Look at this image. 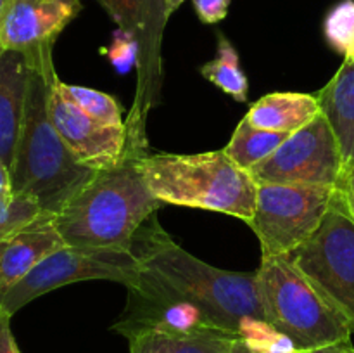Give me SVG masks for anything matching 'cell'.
Returning <instances> with one entry per match:
<instances>
[{
    "label": "cell",
    "instance_id": "cell-20",
    "mask_svg": "<svg viewBox=\"0 0 354 353\" xmlns=\"http://www.w3.org/2000/svg\"><path fill=\"white\" fill-rule=\"evenodd\" d=\"M59 90L68 100H71L75 106H78L83 113L95 118L97 121L114 127H124V118L121 106L113 96L100 90L88 89V87L68 85V83L59 80Z\"/></svg>",
    "mask_w": 354,
    "mask_h": 353
},
{
    "label": "cell",
    "instance_id": "cell-11",
    "mask_svg": "<svg viewBox=\"0 0 354 353\" xmlns=\"http://www.w3.org/2000/svg\"><path fill=\"white\" fill-rule=\"evenodd\" d=\"M47 109L57 134L83 166L104 172L127 159L130 152L127 125L114 127L100 123L83 113L61 93L57 73H54L48 85Z\"/></svg>",
    "mask_w": 354,
    "mask_h": 353
},
{
    "label": "cell",
    "instance_id": "cell-2",
    "mask_svg": "<svg viewBox=\"0 0 354 353\" xmlns=\"http://www.w3.org/2000/svg\"><path fill=\"white\" fill-rule=\"evenodd\" d=\"M31 62L26 111L10 166L14 194L38 201L41 210L54 217L99 172L83 166L73 156L48 118V85L54 76L52 48H45Z\"/></svg>",
    "mask_w": 354,
    "mask_h": 353
},
{
    "label": "cell",
    "instance_id": "cell-4",
    "mask_svg": "<svg viewBox=\"0 0 354 353\" xmlns=\"http://www.w3.org/2000/svg\"><path fill=\"white\" fill-rule=\"evenodd\" d=\"M144 182L161 204L197 208L252 220L258 182L223 149L199 154H151L137 159Z\"/></svg>",
    "mask_w": 354,
    "mask_h": 353
},
{
    "label": "cell",
    "instance_id": "cell-29",
    "mask_svg": "<svg viewBox=\"0 0 354 353\" xmlns=\"http://www.w3.org/2000/svg\"><path fill=\"white\" fill-rule=\"evenodd\" d=\"M9 3L10 0H0V26H2V21L3 17H6L7 9H9ZM2 54H3V48H2V44H0V55Z\"/></svg>",
    "mask_w": 354,
    "mask_h": 353
},
{
    "label": "cell",
    "instance_id": "cell-22",
    "mask_svg": "<svg viewBox=\"0 0 354 353\" xmlns=\"http://www.w3.org/2000/svg\"><path fill=\"white\" fill-rule=\"evenodd\" d=\"M325 38L335 52L348 57L354 40V0H342L325 17Z\"/></svg>",
    "mask_w": 354,
    "mask_h": 353
},
{
    "label": "cell",
    "instance_id": "cell-6",
    "mask_svg": "<svg viewBox=\"0 0 354 353\" xmlns=\"http://www.w3.org/2000/svg\"><path fill=\"white\" fill-rule=\"evenodd\" d=\"M113 17L120 33L130 40L137 62V89L124 118L128 142L147 149L145 125L152 109L161 104L162 37L166 24L185 0H97Z\"/></svg>",
    "mask_w": 354,
    "mask_h": 353
},
{
    "label": "cell",
    "instance_id": "cell-26",
    "mask_svg": "<svg viewBox=\"0 0 354 353\" xmlns=\"http://www.w3.org/2000/svg\"><path fill=\"white\" fill-rule=\"evenodd\" d=\"M301 353H354V345L351 339H344V341L334 343V345L322 346V348L310 350V352H301Z\"/></svg>",
    "mask_w": 354,
    "mask_h": 353
},
{
    "label": "cell",
    "instance_id": "cell-16",
    "mask_svg": "<svg viewBox=\"0 0 354 353\" xmlns=\"http://www.w3.org/2000/svg\"><path fill=\"white\" fill-rule=\"evenodd\" d=\"M317 97L322 114L337 138L346 172L354 165V61L344 59L334 78Z\"/></svg>",
    "mask_w": 354,
    "mask_h": 353
},
{
    "label": "cell",
    "instance_id": "cell-13",
    "mask_svg": "<svg viewBox=\"0 0 354 353\" xmlns=\"http://www.w3.org/2000/svg\"><path fill=\"white\" fill-rule=\"evenodd\" d=\"M61 234L54 227L52 215H44L28 227L0 241V293L26 277L38 263L55 249L62 248Z\"/></svg>",
    "mask_w": 354,
    "mask_h": 353
},
{
    "label": "cell",
    "instance_id": "cell-10",
    "mask_svg": "<svg viewBox=\"0 0 354 353\" xmlns=\"http://www.w3.org/2000/svg\"><path fill=\"white\" fill-rule=\"evenodd\" d=\"M256 182L339 189L344 163L337 138L324 114L299 128L272 156L249 170Z\"/></svg>",
    "mask_w": 354,
    "mask_h": 353
},
{
    "label": "cell",
    "instance_id": "cell-21",
    "mask_svg": "<svg viewBox=\"0 0 354 353\" xmlns=\"http://www.w3.org/2000/svg\"><path fill=\"white\" fill-rule=\"evenodd\" d=\"M44 215L47 213L35 197L14 192L0 196V241L31 225Z\"/></svg>",
    "mask_w": 354,
    "mask_h": 353
},
{
    "label": "cell",
    "instance_id": "cell-17",
    "mask_svg": "<svg viewBox=\"0 0 354 353\" xmlns=\"http://www.w3.org/2000/svg\"><path fill=\"white\" fill-rule=\"evenodd\" d=\"M317 96L301 92H273L249 107L245 120L263 130L294 134L320 114Z\"/></svg>",
    "mask_w": 354,
    "mask_h": 353
},
{
    "label": "cell",
    "instance_id": "cell-15",
    "mask_svg": "<svg viewBox=\"0 0 354 353\" xmlns=\"http://www.w3.org/2000/svg\"><path fill=\"white\" fill-rule=\"evenodd\" d=\"M127 339L130 353H230L237 336L214 327H149Z\"/></svg>",
    "mask_w": 354,
    "mask_h": 353
},
{
    "label": "cell",
    "instance_id": "cell-9",
    "mask_svg": "<svg viewBox=\"0 0 354 353\" xmlns=\"http://www.w3.org/2000/svg\"><path fill=\"white\" fill-rule=\"evenodd\" d=\"M138 277L140 263L133 251L62 246L19 282L0 293V310L12 317L35 298L82 280H114L130 289Z\"/></svg>",
    "mask_w": 354,
    "mask_h": 353
},
{
    "label": "cell",
    "instance_id": "cell-5",
    "mask_svg": "<svg viewBox=\"0 0 354 353\" xmlns=\"http://www.w3.org/2000/svg\"><path fill=\"white\" fill-rule=\"evenodd\" d=\"M256 289L263 320L289 339L296 352L351 339L346 318L311 286L289 256L261 260Z\"/></svg>",
    "mask_w": 354,
    "mask_h": 353
},
{
    "label": "cell",
    "instance_id": "cell-3",
    "mask_svg": "<svg viewBox=\"0 0 354 353\" xmlns=\"http://www.w3.org/2000/svg\"><path fill=\"white\" fill-rule=\"evenodd\" d=\"M130 145L127 159L99 172L52 217L66 246L133 251L142 225L161 206L138 170V156L147 149Z\"/></svg>",
    "mask_w": 354,
    "mask_h": 353
},
{
    "label": "cell",
    "instance_id": "cell-1",
    "mask_svg": "<svg viewBox=\"0 0 354 353\" xmlns=\"http://www.w3.org/2000/svg\"><path fill=\"white\" fill-rule=\"evenodd\" d=\"M140 277L128 289L130 310L183 307L220 331L241 338L252 322L263 320L256 272H230L207 265L173 241L151 217L133 241Z\"/></svg>",
    "mask_w": 354,
    "mask_h": 353
},
{
    "label": "cell",
    "instance_id": "cell-24",
    "mask_svg": "<svg viewBox=\"0 0 354 353\" xmlns=\"http://www.w3.org/2000/svg\"><path fill=\"white\" fill-rule=\"evenodd\" d=\"M10 315L0 310V353H21L10 329Z\"/></svg>",
    "mask_w": 354,
    "mask_h": 353
},
{
    "label": "cell",
    "instance_id": "cell-28",
    "mask_svg": "<svg viewBox=\"0 0 354 353\" xmlns=\"http://www.w3.org/2000/svg\"><path fill=\"white\" fill-rule=\"evenodd\" d=\"M230 353H266V352H261V350H256L254 346L249 345L248 341H244V339L237 338L234 341V345H232ZM297 353H301V352H297Z\"/></svg>",
    "mask_w": 354,
    "mask_h": 353
},
{
    "label": "cell",
    "instance_id": "cell-19",
    "mask_svg": "<svg viewBox=\"0 0 354 353\" xmlns=\"http://www.w3.org/2000/svg\"><path fill=\"white\" fill-rule=\"evenodd\" d=\"M201 75L216 85L221 92L234 97L239 102H245L249 96V82L242 71L239 54L232 42L225 35H218L216 55L209 62L201 66Z\"/></svg>",
    "mask_w": 354,
    "mask_h": 353
},
{
    "label": "cell",
    "instance_id": "cell-23",
    "mask_svg": "<svg viewBox=\"0 0 354 353\" xmlns=\"http://www.w3.org/2000/svg\"><path fill=\"white\" fill-rule=\"evenodd\" d=\"M192 6L204 24H214L227 17L230 0H192Z\"/></svg>",
    "mask_w": 354,
    "mask_h": 353
},
{
    "label": "cell",
    "instance_id": "cell-27",
    "mask_svg": "<svg viewBox=\"0 0 354 353\" xmlns=\"http://www.w3.org/2000/svg\"><path fill=\"white\" fill-rule=\"evenodd\" d=\"M12 194V185H10V173L6 163L0 158V196H7Z\"/></svg>",
    "mask_w": 354,
    "mask_h": 353
},
{
    "label": "cell",
    "instance_id": "cell-7",
    "mask_svg": "<svg viewBox=\"0 0 354 353\" xmlns=\"http://www.w3.org/2000/svg\"><path fill=\"white\" fill-rule=\"evenodd\" d=\"M287 256L354 332V218L341 190L318 230Z\"/></svg>",
    "mask_w": 354,
    "mask_h": 353
},
{
    "label": "cell",
    "instance_id": "cell-30",
    "mask_svg": "<svg viewBox=\"0 0 354 353\" xmlns=\"http://www.w3.org/2000/svg\"><path fill=\"white\" fill-rule=\"evenodd\" d=\"M344 59H349V61H354V40H353V45H351V51H349L348 57H344Z\"/></svg>",
    "mask_w": 354,
    "mask_h": 353
},
{
    "label": "cell",
    "instance_id": "cell-18",
    "mask_svg": "<svg viewBox=\"0 0 354 353\" xmlns=\"http://www.w3.org/2000/svg\"><path fill=\"white\" fill-rule=\"evenodd\" d=\"M287 137H289V134L263 130V128L249 123L244 118L237 125V128L232 134L230 142H228L223 151L227 152V156L235 165L249 172L252 166L272 156Z\"/></svg>",
    "mask_w": 354,
    "mask_h": 353
},
{
    "label": "cell",
    "instance_id": "cell-8",
    "mask_svg": "<svg viewBox=\"0 0 354 353\" xmlns=\"http://www.w3.org/2000/svg\"><path fill=\"white\" fill-rule=\"evenodd\" d=\"M334 187L259 182L249 227L261 248V260L287 256L303 246L324 221Z\"/></svg>",
    "mask_w": 354,
    "mask_h": 353
},
{
    "label": "cell",
    "instance_id": "cell-25",
    "mask_svg": "<svg viewBox=\"0 0 354 353\" xmlns=\"http://www.w3.org/2000/svg\"><path fill=\"white\" fill-rule=\"evenodd\" d=\"M339 190H341L342 197H344L346 204H348L349 211H351L354 218V165L351 168H348L342 175L341 185H339Z\"/></svg>",
    "mask_w": 354,
    "mask_h": 353
},
{
    "label": "cell",
    "instance_id": "cell-12",
    "mask_svg": "<svg viewBox=\"0 0 354 353\" xmlns=\"http://www.w3.org/2000/svg\"><path fill=\"white\" fill-rule=\"evenodd\" d=\"M80 10V0H10L0 26L2 48L21 52L28 59L54 48L61 31Z\"/></svg>",
    "mask_w": 354,
    "mask_h": 353
},
{
    "label": "cell",
    "instance_id": "cell-14",
    "mask_svg": "<svg viewBox=\"0 0 354 353\" xmlns=\"http://www.w3.org/2000/svg\"><path fill=\"white\" fill-rule=\"evenodd\" d=\"M31 62L21 52L0 55V158L10 170L26 111Z\"/></svg>",
    "mask_w": 354,
    "mask_h": 353
}]
</instances>
